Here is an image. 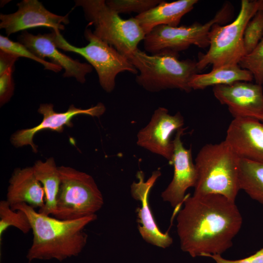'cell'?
I'll list each match as a JSON object with an SVG mask.
<instances>
[{
	"mask_svg": "<svg viewBox=\"0 0 263 263\" xmlns=\"http://www.w3.org/2000/svg\"><path fill=\"white\" fill-rule=\"evenodd\" d=\"M183 204L176 218L182 251L195 258L222 255L232 246L243 222L235 201L219 194H193Z\"/></svg>",
	"mask_w": 263,
	"mask_h": 263,
	"instance_id": "obj_1",
	"label": "cell"
},
{
	"mask_svg": "<svg viewBox=\"0 0 263 263\" xmlns=\"http://www.w3.org/2000/svg\"><path fill=\"white\" fill-rule=\"evenodd\" d=\"M27 215L33 233L32 244L26 258L33 260L55 259L59 262L77 256L88 239L84 228L97 218L96 214L73 220H62L37 212L26 203L10 206Z\"/></svg>",
	"mask_w": 263,
	"mask_h": 263,
	"instance_id": "obj_2",
	"label": "cell"
},
{
	"mask_svg": "<svg viewBox=\"0 0 263 263\" xmlns=\"http://www.w3.org/2000/svg\"><path fill=\"white\" fill-rule=\"evenodd\" d=\"M194 195L219 194L235 201L240 189L239 158L225 141L204 145L195 160Z\"/></svg>",
	"mask_w": 263,
	"mask_h": 263,
	"instance_id": "obj_3",
	"label": "cell"
},
{
	"mask_svg": "<svg viewBox=\"0 0 263 263\" xmlns=\"http://www.w3.org/2000/svg\"><path fill=\"white\" fill-rule=\"evenodd\" d=\"M179 56L178 53L171 50L149 55L138 49L130 58L139 72L136 83L150 92L169 89L190 92L189 81L199 72L197 61L180 60Z\"/></svg>",
	"mask_w": 263,
	"mask_h": 263,
	"instance_id": "obj_4",
	"label": "cell"
},
{
	"mask_svg": "<svg viewBox=\"0 0 263 263\" xmlns=\"http://www.w3.org/2000/svg\"><path fill=\"white\" fill-rule=\"evenodd\" d=\"M263 10V0H242L238 16L231 23L214 24L209 33V48L197 61L199 71L209 65L212 69L238 64L245 55L244 33L247 23L259 11Z\"/></svg>",
	"mask_w": 263,
	"mask_h": 263,
	"instance_id": "obj_5",
	"label": "cell"
},
{
	"mask_svg": "<svg viewBox=\"0 0 263 263\" xmlns=\"http://www.w3.org/2000/svg\"><path fill=\"white\" fill-rule=\"evenodd\" d=\"M75 6L81 7L93 34L113 47L129 59L144 40L146 34L135 17L122 19L109 7L104 0H76Z\"/></svg>",
	"mask_w": 263,
	"mask_h": 263,
	"instance_id": "obj_6",
	"label": "cell"
},
{
	"mask_svg": "<svg viewBox=\"0 0 263 263\" xmlns=\"http://www.w3.org/2000/svg\"><path fill=\"white\" fill-rule=\"evenodd\" d=\"M58 170L60 184L55 218L73 220L96 214L104 199L93 177L70 167H58Z\"/></svg>",
	"mask_w": 263,
	"mask_h": 263,
	"instance_id": "obj_7",
	"label": "cell"
},
{
	"mask_svg": "<svg viewBox=\"0 0 263 263\" xmlns=\"http://www.w3.org/2000/svg\"><path fill=\"white\" fill-rule=\"evenodd\" d=\"M51 34L58 49L78 54L87 60L95 70L100 85L107 93L114 90L116 77L119 73L126 71L136 75L138 73L127 57L96 37L89 28H86L84 33L88 43L82 47L71 44L59 30H53Z\"/></svg>",
	"mask_w": 263,
	"mask_h": 263,
	"instance_id": "obj_8",
	"label": "cell"
},
{
	"mask_svg": "<svg viewBox=\"0 0 263 263\" xmlns=\"http://www.w3.org/2000/svg\"><path fill=\"white\" fill-rule=\"evenodd\" d=\"M231 5L225 3L212 19L204 24L196 22L175 27L157 26L146 35L144 48L151 55L164 50L178 53L191 45L206 48L209 45L208 35L211 27L214 24H223L227 21L231 17Z\"/></svg>",
	"mask_w": 263,
	"mask_h": 263,
	"instance_id": "obj_9",
	"label": "cell"
},
{
	"mask_svg": "<svg viewBox=\"0 0 263 263\" xmlns=\"http://www.w3.org/2000/svg\"><path fill=\"white\" fill-rule=\"evenodd\" d=\"M184 124L183 117L179 112L171 115L166 108L159 107L147 126L138 132L137 144L170 163L174 150L171 136L175 131L183 128Z\"/></svg>",
	"mask_w": 263,
	"mask_h": 263,
	"instance_id": "obj_10",
	"label": "cell"
},
{
	"mask_svg": "<svg viewBox=\"0 0 263 263\" xmlns=\"http://www.w3.org/2000/svg\"><path fill=\"white\" fill-rule=\"evenodd\" d=\"M216 99L228 109L234 118L249 117L261 120L263 116L262 85L238 81L213 88Z\"/></svg>",
	"mask_w": 263,
	"mask_h": 263,
	"instance_id": "obj_11",
	"label": "cell"
},
{
	"mask_svg": "<svg viewBox=\"0 0 263 263\" xmlns=\"http://www.w3.org/2000/svg\"><path fill=\"white\" fill-rule=\"evenodd\" d=\"M16 12L0 15V28L6 35L38 27H46L53 30H63L69 23L68 14L63 16L48 10L38 0H23L17 4Z\"/></svg>",
	"mask_w": 263,
	"mask_h": 263,
	"instance_id": "obj_12",
	"label": "cell"
},
{
	"mask_svg": "<svg viewBox=\"0 0 263 263\" xmlns=\"http://www.w3.org/2000/svg\"><path fill=\"white\" fill-rule=\"evenodd\" d=\"M105 105L102 103H98L94 106L85 109L78 108L71 105L65 112L57 113L54 110L52 104H41L38 112L43 115L42 121L33 128L17 131L11 136V143L16 147L30 145L33 151L36 152L37 147L33 142V138L37 133L44 130L61 132L65 126H73L72 119L75 116L86 114L98 117L105 113Z\"/></svg>",
	"mask_w": 263,
	"mask_h": 263,
	"instance_id": "obj_13",
	"label": "cell"
},
{
	"mask_svg": "<svg viewBox=\"0 0 263 263\" xmlns=\"http://www.w3.org/2000/svg\"><path fill=\"white\" fill-rule=\"evenodd\" d=\"M185 129L177 131L173 140V155L170 164L173 165L172 180L162 192L161 197L175 209L179 208L186 197V191L194 187L197 181V171L192 157L191 149H186L181 140Z\"/></svg>",
	"mask_w": 263,
	"mask_h": 263,
	"instance_id": "obj_14",
	"label": "cell"
},
{
	"mask_svg": "<svg viewBox=\"0 0 263 263\" xmlns=\"http://www.w3.org/2000/svg\"><path fill=\"white\" fill-rule=\"evenodd\" d=\"M224 141L239 159L263 162V123L260 120L234 118Z\"/></svg>",
	"mask_w": 263,
	"mask_h": 263,
	"instance_id": "obj_15",
	"label": "cell"
},
{
	"mask_svg": "<svg viewBox=\"0 0 263 263\" xmlns=\"http://www.w3.org/2000/svg\"><path fill=\"white\" fill-rule=\"evenodd\" d=\"M19 42L39 57H48L52 62L64 70L63 76L74 77L81 83L86 81V76L93 71V67L88 63H82L60 52L55 44L51 33L35 35L24 31L18 37Z\"/></svg>",
	"mask_w": 263,
	"mask_h": 263,
	"instance_id": "obj_16",
	"label": "cell"
},
{
	"mask_svg": "<svg viewBox=\"0 0 263 263\" xmlns=\"http://www.w3.org/2000/svg\"><path fill=\"white\" fill-rule=\"evenodd\" d=\"M161 175L159 170L154 171L149 179L145 182L142 172H139L138 182H134L131 187V195L139 201L141 207L138 208V230L142 238L147 243L163 248L169 247L172 239L168 233L160 231L156 224L149 204V194L151 188Z\"/></svg>",
	"mask_w": 263,
	"mask_h": 263,
	"instance_id": "obj_17",
	"label": "cell"
},
{
	"mask_svg": "<svg viewBox=\"0 0 263 263\" xmlns=\"http://www.w3.org/2000/svg\"><path fill=\"white\" fill-rule=\"evenodd\" d=\"M6 201L10 206L26 203L41 209L45 204V192L37 179L33 167L15 169L9 181Z\"/></svg>",
	"mask_w": 263,
	"mask_h": 263,
	"instance_id": "obj_18",
	"label": "cell"
},
{
	"mask_svg": "<svg viewBox=\"0 0 263 263\" xmlns=\"http://www.w3.org/2000/svg\"><path fill=\"white\" fill-rule=\"evenodd\" d=\"M197 0H178L170 2L162 0L156 6L135 18L145 34L160 25L178 26L182 17L189 12Z\"/></svg>",
	"mask_w": 263,
	"mask_h": 263,
	"instance_id": "obj_19",
	"label": "cell"
},
{
	"mask_svg": "<svg viewBox=\"0 0 263 263\" xmlns=\"http://www.w3.org/2000/svg\"><path fill=\"white\" fill-rule=\"evenodd\" d=\"M33 168L45 192L44 206L39 209L38 212L47 216L54 215L60 184L58 167L56 166L54 159L49 158L44 162L41 160L36 161Z\"/></svg>",
	"mask_w": 263,
	"mask_h": 263,
	"instance_id": "obj_20",
	"label": "cell"
},
{
	"mask_svg": "<svg viewBox=\"0 0 263 263\" xmlns=\"http://www.w3.org/2000/svg\"><path fill=\"white\" fill-rule=\"evenodd\" d=\"M253 75L239 64L224 65L208 73L196 74L191 78L189 85L191 90L204 89L208 86L227 85L238 81L250 82Z\"/></svg>",
	"mask_w": 263,
	"mask_h": 263,
	"instance_id": "obj_21",
	"label": "cell"
},
{
	"mask_svg": "<svg viewBox=\"0 0 263 263\" xmlns=\"http://www.w3.org/2000/svg\"><path fill=\"white\" fill-rule=\"evenodd\" d=\"M240 189L263 205V162L239 159Z\"/></svg>",
	"mask_w": 263,
	"mask_h": 263,
	"instance_id": "obj_22",
	"label": "cell"
},
{
	"mask_svg": "<svg viewBox=\"0 0 263 263\" xmlns=\"http://www.w3.org/2000/svg\"><path fill=\"white\" fill-rule=\"evenodd\" d=\"M14 226L24 234L32 229L27 214L21 210H13L6 200L0 202V242L4 232L9 227Z\"/></svg>",
	"mask_w": 263,
	"mask_h": 263,
	"instance_id": "obj_23",
	"label": "cell"
},
{
	"mask_svg": "<svg viewBox=\"0 0 263 263\" xmlns=\"http://www.w3.org/2000/svg\"><path fill=\"white\" fill-rule=\"evenodd\" d=\"M0 50L14 54L19 57H26L42 64L45 70L58 73L62 68L52 62L42 59L19 42H15L9 39L7 37L0 35Z\"/></svg>",
	"mask_w": 263,
	"mask_h": 263,
	"instance_id": "obj_24",
	"label": "cell"
},
{
	"mask_svg": "<svg viewBox=\"0 0 263 263\" xmlns=\"http://www.w3.org/2000/svg\"><path fill=\"white\" fill-rule=\"evenodd\" d=\"M238 64L252 74L256 84H263V37L253 50L245 55Z\"/></svg>",
	"mask_w": 263,
	"mask_h": 263,
	"instance_id": "obj_25",
	"label": "cell"
},
{
	"mask_svg": "<svg viewBox=\"0 0 263 263\" xmlns=\"http://www.w3.org/2000/svg\"><path fill=\"white\" fill-rule=\"evenodd\" d=\"M263 37V10L258 11L247 23L244 33L245 55L251 53Z\"/></svg>",
	"mask_w": 263,
	"mask_h": 263,
	"instance_id": "obj_26",
	"label": "cell"
},
{
	"mask_svg": "<svg viewBox=\"0 0 263 263\" xmlns=\"http://www.w3.org/2000/svg\"><path fill=\"white\" fill-rule=\"evenodd\" d=\"M162 0H109L107 5L119 14L143 13L159 4Z\"/></svg>",
	"mask_w": 263,
	"mask_h": 263,
	"instance_id": "obj_27",
	"label": "cell"
},
{
	"mask_svg": "<svg viewBox=\"0 0 263 263\" xmlns=\"http://www.w3.org/2000/svg\"><path fill=\"white\" fill-rule=\"evenodd\" d=\"M14 69H10L0 75V104L2 106L9 101L14 94V83L13 73Z\"/></svg>",
	"mask_w": 263,
	"mask_h": 263,
	"instance_id": "obj_28",
	"label": "cell"
},
{
	"mask_svg": "<svg viewBox=\"0 0 263 263\" xmlns=\"http://www.w3.org/2000/svg\"><path fill=\"white\" fill-rule=\"evenodd\" d=\"M19 57L13 54L0 51V75L10 69H14V64Z\"/></svg>",
	"mask_w": 263,
	"mask_h": 263,
	"instance_id": "obj_29",
	"label": "cell"
},
{
	"mask_svg": "<svg viewBox=\"0 0 263 263\" xmlns=\"http://www.w3.org/2000/svg\"><path fill=\"white\" fill-rule=\"evenodd\" d=\"M250 263H263V248L248 257Z\"/></svg>",
	"mask_w": 263,
	"mask_h": 263,
	"instance_id": "obj_30",
	"label": "cell"
},
{
	"mask_svg": "<svg viewBox=\"0 0 263 263\" xmlns=\"http://www.w3.org/2000/svg\"><path fill=\"white\" fill-rule=\"evenodd\" d=\"M260 121H261L263 123V117H262V119H261V120Z\"/></svg>",
	"mask_w": 263,
	"mask_h": 263,
	"instance_id": "obj_31",
	"label": "cell"
},
{
	"mask_svg": "<svg viewBox=\"0 0 263 263\" xmlns=\"http://www.w3.org/2000/svg\"></svg>",
	"mask_w": 263,
	"mask_h": 263,
	"instance_id": "obj_32",
	"label": "cell"
}]
</instances>
